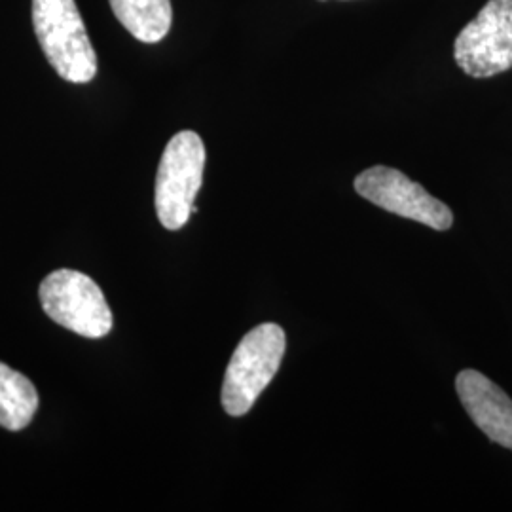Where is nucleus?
Returning a JSON list of instances; mask_svg holds the SVG:
<instances>
[{
	"mask_svg": "<svg viewBox=\"0 0 512 512\" xmlns=\"http://www.w3.org/2000/svg\"><path fill=\"white\" fill-rule=\"evenodd\" d=\"M38 294L46 315L65 329L93 340L105 338L112 330L105 294L88 275L57 270L44 277Z\"/></svg>",
	"mask_w": 512,
	"mask_h": 512,
	"instance_id": "nucleus-4",
	"label": "nucleus"
},
{
	"mask_svg": "<svg viewBox=\"0 0 512 512\" xmlns=\"http://www.w3.org/2000/svg\"><path fill=\"white\" fill-rule=\"evenodd\" d=\"M321 2H325V0H321Z\"/></svg>",
	"mask_w": 512,
	"mask_h": 512,
	"instance_id": "nucleus-10",
	"label": "nucleus"
},
{
	"mask_svg": "<svg viewBox=\"0 0 512 512\" xmlns=\"http://www.w3.org/2000/svg\"><path fill=\"white\" fill-rule=\"evenodd\" d=\"M33 25L55 73L73 84L92 82L97 54L74 0H33Z\"/></svg>",
	"mask_w": 512,
	"mask_h": 512,
	"instance_id": "nucleus-1",
	"label": "nucleus"
},
{
	"mask_svg": "<svg viewBox=\"0 0 512 512\" xmlns=\"http://www.w3.org/2000/svg\"><path fill=\"white\" fill-rule=\"evenodd\" d=\"M459 399L478 429L497 444L512 450V401L509 395L476 370L459 372Z\"/></svg>",
	"mask_w": 512,
	"mask_h": 512,
	"instance_id": "nucleus-7",
	"label": "nucleus"
},
{
	"mask_svg": "<svg viewBox=\"0 0 512 512\" xmlns=\"http://www.w3.org/2000/svg\"><path fill=\"white\" fill-rule=\"evenodd\" d=\"M355 190L378 207L404 219L416 220L435 230H448L454 215L448 205L433 198L421 184L410 181L403 171L376 165L355 179Z\"/></svg>",
	"mask_w": 512,
	"mask_h": 512,
	"instance_id": "nucleus-6",
	"label": "nucleus"
},
{
	"mask_svg": "<svg viewBox=\"0 0 512 512\" xmlns=\"http://www.w3.org/2000/svg\"><path fill=\"white\" fill-rule=\"evenodd\" d=\"M459 69L473 78H490L512 67V0H488L456 38Z\"/></svg>",
	"mask_w": 512,
	"mask_h": 512,
	"instance_id": "nucleus-5",
	"label": "nucleus"
},
{
	"mask_svg": "<svg viewBox=\"0 0 512 512\" xmlns=\"http://www.w3.org/2000/svg\"><path fill=\"white\" fill-rule=\"evenodd\" d=\"M37 387L21 372L0 363V427L18 433L37 414Z\"/></svg>",
	"mask_w": 512,
	"mask_h": 512,
	"instance_id": "nucleus-9",
	"label": "nucleus"
},
{
	"mask_svg": "<svg viewBox=\"0 0 512 512\" xmlns=\"http://www.w3.org/2000/svg\"><path fill=\"white\" fill-rule=\"evenodd\" d=\"M287 348L285 332L275 323H264L245 334L226 368L222 406L226 414L245 416L260 393L274 380Z\"/></svg>",
	"mask_w": 512,
	"mask_h": 512,
	"instance_id": "nucleus-2",
	"label": "nucleus"
},
{
	"mask_svg": "<svg viewBox=\"0 0 512 512\" xmlns=\"http://www.w3.org/2000/svg\"><path fill=\"white\" fill-rule=\"evenodd\" d=\"M205 147L194 131L177 133L165 147L156 175V213L162 226L175 232L190 220L202 188Z\"/></svg>",
	"mask_w": 512,
	"mask_h": 512,
	"instance_id": "nucleus-3",
	"label": "nucleus"
},
{
	"mask_svg": "<svg viewBox=\"0 0 512 512\" xmlns=\"http://www.w3.org/2000/svg\"><path fill=\"white\" fill-rule=\"evenodd\" d=\"M116 19L145 44L167 37L173 21L171 0H109Z\"/></svg>",
	"mask_w": 512,
	"mask_h": 512,
	"instance_id": "nucleus-8",
	"label": "nucleus"
}]
</instances>
